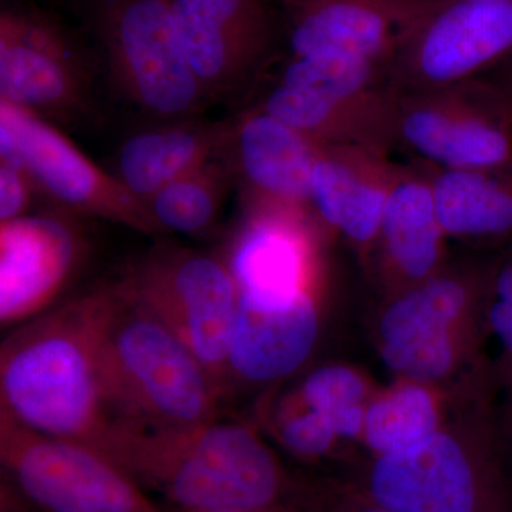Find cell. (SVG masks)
<instances>
[{
	"label": "cell",
	"instance_id": "obj_1",
	"mask_svg": "<svg viewBox=\"0 0 512 512\" xmlns=\"http://www.w3.org/2000/svg\"><path fill=\"white\" fill-rule=\"evenodd\" d=\"M173 510L261 508L308 494L255 426L110 419L89 444Z\"/></svg>",
	"mask_w": 512,
	"mask_h": 512
},
{
	"label": "cell",
	"instance_id": "obj_2",
	"mask_svg": "<svg viewBox=\"0 0 512 512\" xmlns=\"http://www.w3.org/2000/svg\"><path fill=\"white\" fill-rule=\"evenodd\" d=\"M100 286L20 323L0 348V413L92 444L110 421L97 366Z\"/></svg>",
	"mask_w": 512,
	"mask_h": 512
},
{
	"label": "cell",
	"instance_id": "obj_3",
	"mask_svg": "<svg viewBox=\"0 0 512 512\" xmlns=\"http://www.w3.org/2000/svg\"><path fill=\"white\" fill-rule=\"evenodd\" d=\"M487 382L420 444L372 457L360 485L390 512H512L507 441Z\"/></svg>",
	"mask_w": 512,
	"mask_h": 512
},
{
	"label": "cell",
	"instance_id": "obj_4",
	"mask_svg": "<svg viewBox=\"0 0 512 512\" xmlns=\"http://www.w3.org/2000/svg\"><path fill=\"white\" fill-rule=\"evenodd\" d=\"M97 366L110 419L192 424L220 417L224 393L210 373L117 279L100 286Z\"/></svg>",
	"mask_w": 512,
	"mask_h": 512
},
{
	"label": "cell",
	"instance_id": "obj_5",
	"mask_svg": "<svg viewBox=\"0 0 512 512\" xmlns=\"http://www.w3.org/2000/svg\"><path fill=\"white\" fill-rule=\"evenodd\" d=\"M495 262H448L440 272L384 299L376 345L396 377L448 384L477 363Z\"/></svg>",
	"mask_w": 512,
	"mask_h": 512
},
{
	"label": "cell",
	"instance_id": "obj_6",
	"mask_svg": "<svg viewBox=\"0 0 512 512\" xmlns=\"http://www.w3.org/2000/svg\"><path fill=\"white\" fill-rule=\"evenodd\" d=\"M100 74L150 120L200 117L211 100L181 45L171 0H79Z\"/></svg>",
	"mask_w": 512,
	"mask_h": 512
},
{
	"label": "cell",
	"instance_id": "obj_7",
	"mask_svg": "<svg viewBox=\"0 0 512 512\" xmlns=\"http://www.w3.org/2000/svg\"><path fill=\"white\" fill-rule=\"evenodd\" d=\"M117 281L183 340L227 392L239 291L225 258L161 245L128 266Z\"/></svg>",
	"mask_w": 512,
	"mask_h": 512
},
{
	"label": "cell",
	"instance_id": "obj_8",
	"mask_svg": "<svg viewBox=\"0 0 512 512\" xmlns=\"http://www.w3.org/2000/svg\"><path fill=\"white\" fill-rule=\"evenodd\" d=\"M99 63L69 29L23 5L0 12V100L50 123L96 124Z\"/></svg>",
	"mask_w": 512,
	"mask_h": 512
},
{
	"label": "cell",
	"instance_id": "obj_9",
	"mask_svg": "<svg viewBox=\"0 0 512 512\" xmlns=\"http://www.w3.org/2000/svg\"><path fill=\"white\" fill-rule=\"evenodd\" d=\"M0 464L6 481L39 512H163L93 447L28 429L2 413Z\"/></svg>",
	"mask_w": 512,
	"mask_h": 512
},
{
	"label": "cell",
	"instance_id": "obj_10",
	"mask_svg": "<svg viewBox=\"0 0 512 512\" xmlns=\"http://www.w3.org/2000/svg\"><path fill=\"white\" fill-rule=\"evenodd\" d=\"M397 148L446 170L512 163V97L478 79L431 92L399 94Z\"/></svg>",
	"mask_w": 512,
	"mask_h": 512
},
{
	"label": "cell",
	"instance_id": "obj_11",
	"mask_svg": "<svg viewBox=\"0 0 512 512\" xmlns=\"http://www.w3.org/2000/svg\"><path fill=\"white\" fill-rule=\"evenodd\" d=\"M0 157L19 161L36 191L64 211L124 225L140 234H160L146 204L116 175L90 160L55 124L2 100Z\"/></svg>",
	"mask_w": 512,
	"mask_h": 512
},
{
	"label": "cell",
	"instance_id": "obj_12",
	"mask_svg": "<svg viewBox=\"0 0 512 512\" xmlns=\"http://www.w3.org/2000/svg\"><path fill=\"white\" fill-rule=\"evenodd\" d=\"M192 72L214 101L248 97L282 37L275 0H171Z\"/></svg>",
	"mask_w": 512,
	"mask_h": 512
},
{
	"label": "cell",
	"instance_id": "obj_13",
	"mask_svg": "<svg viewBox=\"0 0 512 512\" xmlns=\"http://www.w3.org/2000/svg\"><path fill=\"white\" fill-rule=\"evenodd\" d=\"M512 56V0H440L400 47L390 79L397 94L478 79Z\"/></svg>",
	"mask_w": 512,
	"mask_h": 512
},
{
	"label": "cell",
	"instance_id": "obj_14",
	"mask_svg": "<svg viewBox=\"0 0 512 512\" xmlns=\"http://www.w3.org/2000/svg\"><path fill=\"white\" fill-rule=\"evenodd\" d=\"M326 238L311 215L244 210V220L225 256L239 301L278 308L325 291L322 247Z\"/></svg>",
	"mask_w": 512,
	"mask_h": 512
},
{
	"label": "cell",
	"instance_id": "obj_15",
	"mask_svg": "<svg viewBox=\"0 0 512 512\" xmlns=\"http://www.w3.org/2000/svg\"><path fill=\"white\" fill-rule=\"evenodd\" d=\"M440 0H275L288 56L393 62Z\"/></svg>",
	"mask_w": 512,
	"mask_h": 512
},
{
	"label": "cell",
	"instance_id": "obj_16",
	"mask_svg": "<svg viewBox=\"0 0 512 512\" xmlns=\"http://www.w3.org/2000/svg\"><path fill=\"white\" fill-rule=\"evenodd\" d=\"M322 143L249 106L232 119L225 158L241 190L244 210L311 215V180ZM315 218V217H313Z\"/></svg>",
	"mask_w": 512,
	"mask_h": 512
},
{
	"label": "cell",
	"instance_id": "obj_17",
	"mask_svg": "<svg viewBox=\"0 0 512 512\" xmlns=\"http://www.w3.org/2000/svg\"><path fill=\"white\" fill-rule=\"evenodd\" d=\"M447 242L426 165L397 164L367 268L384 299L440 272Z\"/></svg>",
	"mask_w": 512,
	"mask_h": 512
},
{
	"label": "cell",
	"instance_id": "obj_18",
	"mask_svg": "<svg viewBox=\"0 0 512 512\" xmlns=\"http://www.w3.org/2000/svg\"><path fill=\"white\" fill-rule=\"evenodd\" d=\"M62 215H23L0 224V322L20 325L49 311L82 256Z\"/></svg>",
	"mask_w": 512,
	"mask_h": 512
},
{
	"label": "cell",
	"instance_id": "obj_19",
	"mask_svg": "<svg viewBox=\"0 0 512 512\" xmlns=\"http://www.w3.org/2000/svg\"><path fill=\"white\" fill-rule=\"evenodd\" d=\"M396 168L387 154L330 144H322L313 167V217L326 237L348 242L366 271Z\"/></svg>",
	"mask_w": 512,
	"mask_h": 512
},
{
	"label": "cell",
	"instance_id": "obj_20",
	"mask_svg": "<svg viewBox=\"0 0 512 512\" xmlns=\"http://www.w3.org/2000/svg\"><path fill=\"white\" fill-rule=\"evenodd\" d=\"M323 292L291 305L259 308L239 301L228 357V387H264L298 372L322 326Z\"/></svg>",
	"mask_w": 512,
	"mask_h": 512
},
{
	"label": "cell",
	"instance_id": "obj_21",
	"mask_svg": "<svg viewBox=\"0 0 512 512\" xmlns=\"http://www.w3.org/2000/svg\"><path fill=\"white\" fill-rule=\"evenodd\" d=\"M399 94L394 90L363 97L330 94L272 83L252 106L330 146H353L387 154L397 148Z\"/></svg>",
	"mask_w": 512,
	"mask_h": 512
},
{
	"label": "cell",
	"instance_id": "obj_22",
	"mask_svg": "<svg viewBox=\"0 0 512 512\" xmlns=\"http://www.w3.org/2000/svg\"><path fill=\"white\" fill-rule=\"evenodd\" d=\"M232 119L158 121L131 134L114 158V175L146 204L165 185L222 157L231 136Z\"/></svg>",
	"mask_w": 512,
	"mask_h": 512
},
{
	"label": "cell",
	"instance_id": "obj_23",
	"mask_svg": "<svg viewBox=\"0 0 512 512\" xmlns=\"http://www.w3.org/2000/svg\"><path fill=\"white\" fill-rule=\"evenodd\" d=\"M424 165L448 239L495 244L512 237V163L468 170Z\"/></svg>",
	"mask_w": 512,
	"mask_h": 512
},
{
	"label": "cell",
	"instance_id": "obj_24",
	"mask_svg": "<svg viewBox=\"0 0 512 512\" xmlns=\"http://www.w3.org/2000/svg\"><path fill=\"white\" fill-rule=\"evenodd\" d=\"M454 403L447 384L396 377L379 387L367 406L362 446L372 457L409 450L446 424Z\"/></svg>",
	"mask_w": 512,
	"mask_h": 512
},
{
	"label": "cell",
	"instance_id": "obj_25",
	"mask_svg": "<svg viewBox=\"0 0 512 512\" xmlns=\"http://www.w3.org/2000/svg\"><path fill=\"white\" fill-rule=\"evenodd\" d=\"M234 183V173L224 154L161 188L146 201L148 214L160 234L200 237L217 225Z\"/></svg>",
	"mask_w": 512,
	"mask_h": 512
},
{
	"label": "cell",
	"instance_id": "obj_26",
	"mask_svg": "<svg viewBox=\"0 0 512 512\" xmlns=\"http://www.w3.org/2000/svg\"><path fill=\"white\" fill-rule=\"evenodd\" d=\"M379 386L359 367L329 363L303 377L292 393L335 427L343 443L362 446L363 424Z\"/></svg>",
	"mask_w": 512,
	"mask_h": 512
},
{
	"label": "cell",
	"instance_id": "obj_27",
	"mask_svg": "<svg viewBox=\"0 0 512 512\" xmlns=\"http://www.w3.org/2000/svg\"><path fill=\"white\" fill-rule=\"evenodd\" d=\"M269 431L292 456L318 461L338 453L343 443L335 427L292 392L269 410Z\"/></svg>",
	"mask_w": 512,
	"mask_h": 512
},
{
	"label": "cell",
	"instance_id": "obj_28",
	"mask_svg": "<svg viewBox=\"0 0 512 512\" xmlns=\"http://www.w3.org/2000/svg\"><path fill=\"white\" fill-rule=\"evenodd\" d=\"M485 325L500 345L493 380L503 399L498 410L501 429L512 450V252L495 262L485 308Z\"/></svg>",
	"mask_w": 512,
	"mask_h": 512
},
{
	"label": "cell",
	"instance_id": "obj_29",
	"mask_svg": "<svg viewBox=\"0 0 512 512\" xmlns=\"http://www.w3.org/2000/svg\"><path fill=\"white\" fill-rule=\"evenodd\" d=\"M36 191L32 178L19 161L0 157V224L28 214Z\"/></svg>",
	"mask_w": 512,
	"mask_h": 512
},
{
	"label": "cell",
	"instance_id": "obj_30",
	"mask_svg": "<svg viewBox=\"0 0 512 512\" xmlns=\"http://www.w3.org/2000/svg\"><path fill=\"white\" fill-rule=\"evenodd\" d=\"M320 512H390L363 493L360 487L322 490Z\"/></svg>",
	"mask_w": 512,
	"mask_h": 512
},
{
	"label": "cell",
	"instance_id": "obj_31",
	"mask_svg": "<svg viewBox=\"0 0 512 512\" xmlns=\"http://www.w3.org/2000/svg\"><path fill=\"white\" fill-rule=\"evenodd\" d=\"M320 495H322V490H311L308 494L302 495L296 500L261 508H220V510L201 511L173 510V512H320Z\"/></svg>",
	"mask_w": 512,
	"mask_h": 512
},
{
	"label": "cell",
	"instance_id": "obj_32",
	"mask_svg": "<svg viewBox=\"0 0 512 512\" xmlns=\"http://www.w3.org/2000/svg\"><path fill=\"white\" fill-rule=\"evenodd\" d=\"M501 86L504 87L505 90H507L508 94L512 97V66L511 69L508 70L507 74H505V79L503 80V83H500Z\"/></svg>",
	"mask_w": 512,
	"mask_h": 512
}]
</instances>
